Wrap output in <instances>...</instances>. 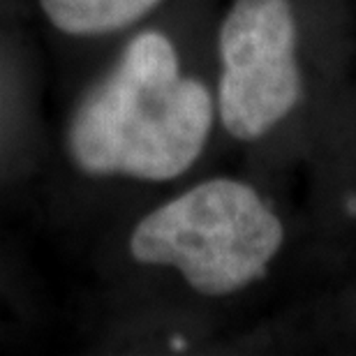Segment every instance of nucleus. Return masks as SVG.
Masks as SVG:
<instances>
[{"instance_id":"obj_4","label":"nucleus","mask_w":356,"mask_h":356,"mask_svg":"<svg viewBox=\"0 0 356 356\" xmlns=\"http://www.w3.org/2000/svg\"><path fill=\"white\" fill-rule=\"evenodd\" d=\"M162 0H40L49 21L70 35H102L139 21Z\"/></svg>"},{"instance_id":"obj_1","label":"nucleus","mask_w":356,"mask_h":356,"mask_svg":"<svg viewBox=\"0 0 356 356\" xmlns=\"http://www.w3.org/2000/svg\"><path fill=\"white\" fill-rule=\"evenodd\" d=\"M213 118L209 88L181 72L165 35L148 31L83 97L67 144L76 167L88 174L172 181L202 155Z\"/></svg>"},{"instance_id":"obj_2","label":"nucleus","mask_w":356,"mask_h":356,"mask_svg":"<svg viewBox=\"0 0 356 356\" xmlns=\"http://www.w3.org/2000/svg\"><path fill=\"white\" fill-rule=\"evenodd\" d=\"M282 243V220L257 190L211 178L148 213L130 252L141 264L174 266L199 294L227 296L264 277Z\"/></svg>"},{"instance_id":"obj_3","label":"nucleus","mask_w":356,"mask_h":356,"mask_svg":"<svg viewBox=\"0 0 356 356\" xmlns=\"http://www.w3.org/2000/svg\"><path fill=\"white\" fill-rule=\"evenodd\" d=\"M218 51L216 109L234 139L264 137L301 102L298 28L289 0H234Z\"/></svg>"}]
</instances>
